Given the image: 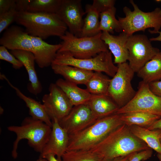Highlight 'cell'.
I'll return each instance as SVG.
<instances>
[{"instance_id": "6da1fadb", "label": "cell", "mask_w": 161, "mask_h": 161, "mask_svg": "<svg viewBox=\"0 0 161 161\" xmlns=\"http://www.w3.org/2000/svg\"><path fill=\"white\" fill-rule=\"evenodd\" d=\"M151 148L123 124L90 149L103 158L110 159Z\"/></svg>"}, {"instance_id": "7a4b0ae2", "label": "cell", "mask_w": 161, "mask_h": 161, "mask_svg": "<svg viewBox=\"0 0 161 161\" xmlns=\"http://www.w3.org/2000/svg\"><path fill=\"white\" fill-rule=\"evenodd\" d=\"M123 124L120 114L99 118L83 130L69 135L67 150H89Z\"/></svg>"}, {"instance_id": "3957f363", "label": "cell", "mask_w": 161, "mask_h": 161, "mask_svg": "<svg viewBox=\"0 0 161 161\" xmlns=\"http://www.w3.org/2000/svg\"><path fill=\"white\" fill-rule=\"evenodd\" d=\"M15 21L24 27L29 35L43 40L51 36L60 37L68 28L56 13L19 12Z\"/></svg>"}, {"instance_id": "277c9868", "label": "cell", "mask_w": 161, "mask_h": 161, "mask_svg": "<svg viewBox=\"0 0 161 161\" xmlns=\"http://www.w3.org/2000/svg\"><path fill=\"white\" fill-rule=\"evenodd\" d=\"M7 129L15 133L16 136L12 152L14 158L17 157L18 145L20 141L22 139L27 140L28 144L35 151L41 153L48 140L52 131L51 127L31 117H26L21 126H10Z\"/></svg>"}, {"instance_id": "5b68a950", "label": "cell", "mask_w": 161, "mask_h": 161, "mask_svg": "<svg viewBox=\"0 0 161 161\" xmlns=\"http://www.w3.org/2000/svg\"><path fill=\"white\" fill-rule=\"evenodd\" d=\"M129 2L134 10L132 11L125 6L123 12L125 16L118 18L122 32L130 36L136 32L144 31L147 28H153V30H149V32L157 33L161 28V8L157 7L151 12H145L140 10L133 0H130Z\"/></svg>"}, {"instance_id": "8992f818", "label": "cell", "mask_w": 161, "mask_h": 161, "mask_svg": "<svg viewBox=\"0 0 161 161\" xmlns=\"http://www.w3.org/2000/svg\"><path fill=\"white\" fill-rule=\"evenodd\" d=\"M102 32L90 37H77L69 31L60 38L61 46L58 52H65L78 59L93 57L99 53L108 51L101 38Z\"/></svg>"}, {"instance_id": "52a82bcc", "label": "cell", "mask_w": 161, "mask_h": 161, "mask_svg": "<svg viewBox=\"0 0 161 161\" xmlns=\"http://www.w3.org/2000/svg\"><path fill=\"white\" fill-rule=\"evenodd\" d=\"M112 54L108 51L101 52L92 58L82 59L76 58L65 52H58L52 64L69 65L88 71L104 72L112 78L118 68L113 61Z\"/></svg>"}, {"instance_id": "ba28073f", "label": "cell", "mask_w": 161, "mask_h": 161, "mask_svg": "<svg viewBox=\"0 0 161 161\" xmlns=\"http://www.w3.org/2000/svg\"><path fill=\"white\" fill-rule=\"evenodd\" d=\"M117 66L116 73L111 79L107 95L120 108L133 98L136 91L131 83L135 72L129 63L118 64Z\"/></svg>"}, {"instance_id": "9c48e42d", "label": "cell", "mask_w": 161, "mask_h": 161, "mask_svg": "<svg viewBox=\"0 0 161 161\" xmlns=\"http://www.w3.org/2000/svg\"><path fill=\"white\" fill-rule=\"evenodd\" d=\"M142 112L161 117V97L150 90L148 83L142 80L133 98L124 106L119 108L115 114Z\"/></svg>"}, {"instance_id": "30bf717a", "label": "cell", "mask_w": 161, "mask_h": 161, "mask_svg": "<svg viewBox=\"0 0 161 161\" xmlns=\"http://www.w3.org/2000/svg\"><path fill=\"white\" fill-rule=\"evenodd\" d=\"M126 45L129 53V64L136 73L160 51L153 47L150 39L143 34L129 36Z\"/></svg>"}, {"instance_id": "8fae6325", "label": "cell", "mask_w": 161, "mask_h": 161, "mask_svg": "<svg viewBox=\"0 0 161 161\" xmlns=\"http://www.w3.org/2000/svg\"><path fill=\"white\" fill-rule=\"evenodd\" d=\"M49 91V92L42 97V104L52 121L56 119L59 121L69 114L73 106L55 83L50 84Z\"/></svg>"}, {"instance_id": "7c38bea8", "label": "cell", "mask_w": 161, "mask_h": 161, "mask_svg": "<svg viewBox=\"0 0 161 161\" xmlns=\"http://www.w3.org/2000/svg\"><path fill=\"white\" fill-rule=\"evenodd\" d=\"M98 119L86 103L73 106L69 114L58 122L69 135L83 130Z\"/></svg>"}, {"instance_id": "4fadbf2b", "label": "cell", "mask_w": 161, "mask_h": 161, "mask_svg": "<svg viewBox=\"0 0 161 161\" xmlns=\"http://www.w3.org/2000/svg\"><path fill=\"white\" fill-rule=\"evenodd\" d=\"M66 25L69 32L77 37H80L83 25V10L80 0H62L56 13Z\"/></svg>"}, {"instance_id": "5bb4252c", "label": "cell", "mask_w": 161, "mask_h": 161, "mask_svg": "<svg viewBox=\"0 0 161 161\" xmlns=\"http://www.w3.org/2000/svg\"><path fill=\"white\" fill-rule=\"evenodd\" d=\"M52 122L50 136L40 153V158L49 154H53L56 156L59 161H61L62 156L67 150L69 135L60 125L57 119H53Z\"/></svg>"}, {"instance_id": "9a60e30c", "label": "cell", "mask_w": 161, "mask_h": 161, "mask_svg": "<svg viewBox=\"0 0 161 161\" xmlns=\"http://www.w3.org/2000/svg\"><path fill=\"white\" fill-rule=\"evenodd\" d=\"M0 44L11 50H21L33 52L30 35L25 30L16 25H13L4 31L0 39Z\"/></svg>"}, {"instance_id": "2e32d148", "label": "cell", "mask_w": 161, "mask_h": 161, "mask_svg": "<svg viewBox=\"0 0 161 161\" xmlns=\"http://www.w3.org/2000/svg\"><path fill=\"white\" fill-rule=\"evenodd\" d=\"M30 37L33 48V53L38 66L43 68L51 66L61 47V44H50L40 38L31 35Z\"/></svg>"}, {"instance_id": "e0dca14e", "label": "cell", "mask_w": 161, "mask_h": 161, "mask_svg": "<svg viewBox=\"0 0 161 161\" xmlns=\"http://www.w3.org/2000/svg\"><path fill=\"white\" fill-rule=\"evenodd\" d=\"M129 36L123 32L116 36L102 31L101 39L108 46L110 51L113 55L114 64H118L128 61L129 53L126 44Z\"/></svg>"}, {"instance_id": "ac0fdd59", "label": "cell", "mask_w": 161, "mask_h": 161, "mask_svg": "<svg viewBox=\"0 0 161 161\" xmlns=\"http://www.w3.org/2000/svg\"><path fill=\"white\" fill-rule=\"evenodd\" d=\"M10 52L21 62L27 70L30 82L27 86L29 92L35 95L40 93L42 87L35 70V60L33 54L29 51L21 50H12Z\"/></svg>"}, {"instance_id": "d6986e66", "label": "cell", "mask_w": 161, "mask_h": 161, "mask_svg": "<svg viewBox=\"0 0 161 161\" xmlns=\"http://www.w3.org/2000/svg\"><path fill=\"white\" fill-rule=\"evenodd\" d=\"M1 77L7 81L15 90L17 95L24 102L29 109V113L31 117L34 119L41 121L52 127V121L43 104L24 94L18 88L12 85L3 74L1 75Z\"/></svg>"}, {"instance_id": "ffe728a7", "label": "cell", "mask_w": 161, "mask_h": 161, "mask_svg": "<svg viewBox=\"0 0 161 161\" xmlns=\"http://www.w3.org/2000/svg\"><path fill=\"white\" fill-rule=\"evenodd\" d=\"M51 66L55 74L61 75L65 80L76 85H85L94 73L93 71L69 65L52 64Z\"/></svg>"}, {"instance_id": "44dd1931", "label": "cell", "mask_w": 161, "mask_h": 161, "mask_svg": "<svg viewBox=\"0 0 161 161\" xmlns=\"http://www.w3.org/2000/svg\"><path fill=\"white\" fill-rule=\"evenodd\" d=\"M87 103L94 115L98 119L114 114L119 108L106 95H92Z\"/></svg>"}, {"instance_id": "7402d4cb", "label": "cell", "mask_w": 161, "mask_h": 161, "mask_svg": "<svg viewBox=\"0 0 161 161\" xmlns=\"http://www.w3.org/2000/svg\"><path fill=\"white\" fill-rule=\"evenodd\" d=\"M55 83L65 93L73 106L86 103L92 95L86 89L65 79H59Z\"/></svg>"}, {"instance_id": "603a6c76", "label": "cell", "mask_w": 161, "mask_h": 161, "mask_svg": "<svg viewBox=\"0 0 161 161\" xmlns=\"http://www.w3.org/2000/svg\"><path fill=\"white\" fill-rule=\"evenodd\" d=\"M129 127L131 131L135 136L144 142L150 148L157 153L161 154L160 141L161 130H150L147 128L136 125Z\"/></svg>"}, {"instance_id": "cb8c5ba5", "label": "cell", "mask_w": 161, "mask_h": 161, "mask_svg": "<svg viewBox=\"0 0 161 161\" xmlns=\"http://www.w3.org/2000/svg\"><path fill=\"white\" fill-rule=\"evenodd\" d=\"M137 73L147 83L161 80V49Z\"/></svg>"}, {"instance_id": "d4e9b609", "label": "cell", "mask_w": 161, "mask_h": 161, "mask_svg": "<svg viewBox=\"0 0 161 161\" xmlns=\"http://www.w3.org/2000/svg\"><path fill=\"white\" fill-rule=\"evenodd\" d=\"M161 117L150 113L142 112H134L120 114L123 123L128 126L133 125L146 128L153 124Z\"/></svg>"}, {"instance_id": "484cf974", "label": "cell", "mask_w": 161, "mask_h": 161, "mask_svg": "<svg viewBox=\"0 0 161 161\" xmlns=\"http://www.w3.org/2000/svg\"><path fill=\"white\" fill-rule=\"evenodd\" d=\"M85 13L80 37L92 36L102 32L99 29L100 13L89 4L86 5Z\"/></svg>"}, {"instance_id": "4316f807", "label": "cell", "mask_w": 161, "mask_h": 161, "mask_svg": "<svg viewBox=\"0 0 161 161\" xmlns=\"http://www.w3.org/2000/svg\"><path fill=\"white\" fill-rule=\"evenodd\" d=\"M110 80L102 72H95L85 85L86 89L92 95H108Z\"/></svg>"}, {"instance_id": "83f0119b", "label": "cell", "mask_w": 161, "mask_h": 161, "mask_svg": "<svg viewBox=\"0 0 161 161\" xmlns=\"http://www.w3.org/2000/svg\"><path fill=\"white\" fill-rule=\"evenodd\" d=\"M116 9L114 7L100 14L99 30L113 34L114 31L122 32V28L118 20L115 15Z\"/></svg>"}, {"instance_id": "f1b7e54d", "label": "cell", "mask_w": 161, "mask_h": 161, "mask_svg": "<svg viewBox=\"0 0 161 161\" xmlns=\"http://www.w3.org/2000/svg\"><path fill=\"white\" fill-rule=\"evenodd\" d=\"M62 0H32L27 12L56 13Z\"/></svg>"}, {"instance_id": "f546056e", "label": "cell", "mask_w": 161, "mask_h": 161, "mask_svg": "<svg viewBox=\"0 0 161 161\" xmlns=\"http://www.w3.org/2000/svg\"><path fill=\"white\" fill-rule=\"evenodd\" d=\"M103 158L90 150H67L61 157V161H101Z\"/></svg>"}, {"instance_id": "4dcf8cb0", "label": "cell", "mask_w": 161, "mask_h": 161, "mask_svg": "<svg viewBox=\"0 0 161 161\" xmlns=\"http://www.w3.org/2000/svg\"><path fill=\"white\" fill-rule=\"evenodd\" d=\"M18 13L16 7L0 14V33L6 29L13 22L16 21Z\"/></svg>"}, {"instance_id": "1f68e13d", "label": "cell", "mask_w": 161, "mask_h": 161, "mask_svg": "<svg viewBox=\"0 0 161 161\" xmlns=\"http://www.w3.org/2000/svg\"><path fill=\"white\" fill-rule=\"evenodd\" d=\"M0 59L10 63L16 69H19L23 66L20 61L9 52L7 48L2 46H0Z\"/></svg>"}, {"instance_id": "d6a6232c", "label": "cell", "mask_w": 161, "mask_h": 161, "mask_svg": "<svg viewBox=\"0 0 161 161\" xmlns=\"http://www.w3.org/2000/svg\"><path fill=\"white\" fill-rule=\"evenodd\" d=\"M115 0H94L92 7L100 14L114 7Z\"/></svg>"}, {"instance_id": "836d02e7", "label": "cell", "mask_w": 161, "mask_h": 161, "mask_svg": "<svg viewBox=\"0 0 161 161\" xmlns=\"http://www.w3.org/2000/svg\"><path fill=\"white\" fill-rule=\"evenodd\" d=\"M153 154L151 148L134 153L129 161H144L149 159Z\"/></svg>"}, {"instance_id": "e575fe53", "label": "cell", "mask_w": 161, "mask_h": 161, "mask_svg": "<svg viewBox=\"0 0 161 161\" xmlns=\"http://www.w3.org/2000/svg\"><path fill=\"white\" fill-rule=\"evenodd\" d=\"M16 0H0V14L16 7Z\"/></svg>"}, {"instance_id": "d590c367", "label": "cell", "mask_w": 161, "mask_h": 161, "mask_svg": "<svg viewBox=\"0 0 161 161\" xmlns=\"http://www.w3.org/2000/svg\"><path fill=\"white\" fill-rule=\"evenodd\" d=\"M32 0H16V9L18 12H27Z\"/></svg>"}, {"instance_id": "8d00e7d4", "label": "cell", "mask_w": 161, "mask_h": 161, "mask_svg": "<svg viewBox=\"0 0 161 161\" xmlns=\"http://www.w3.org/2000/svg\"><path fill=\"white\" fill-rule=\"evenodd\" d=\"M149 89L155 95L161 97V80L148 83Z\"/></svg>"}, {"instance_id": "74e56055", "label": "cell", "mask_w": 161, "mask_h": 161, "mask_svg": "<svg viewBox=\"0 0 161 161\" xmlns=\"http://www.w3.org/2000/svg\"><path fill=\"white\" fill-rule=\"evenodd\" d=\"M134 153V152L126 156L112 159H107L103 158L101 161H129Z\"/></svg>"}, {"instance_id": "f35d334b", "label": "cell", "mask_w": 161, "mask_h": 161, "mask_svg": "<svg viewBox=\"0 0 161 161\" xmlns=\"http://www.w3.org/2000/svg\"><path fill=\"white\" fill-rule=\"evenodd\" d=\"M147 128L150 130H161V118L155 121L151 125Z\"/></svg>"}, {"instance_id": "ab89813d", "label": "cell", "mask_w": 161, "mask_h": 161, "mask_svg": "<svg viewBox=\"0 0 161 161\" xmlns=\"http://www.w3.org/2000/svg\"><path fill=\"white\" fill-rule=\"evenodd\" d=\"M53 154H49L43 157L42 158L46 159L47 161H59Z\"/></svg>"}, {"instance_id": "60d3db41", "label": "cell", "mask_w": 161, "mask_h": 161, "mask_svg": "<svg viewBox=\"0 0 161 161\" xmlns=\"http://www.w3.org/2000/svg\"><path fill=\"white\" fill-rule=\"evenodd\" d=\"M157 33L159 34V35L158 36L156 37L152 38L149 39L151 41H159L161 42V31H160Z\"/></svg>"}, {"instance_id": "b9f144b4", "label": "cell", "mask_w": 161, "mask_h": 161, "mask_svg": "<svg viewBox=\"0 0 161 161\" xmlns=\"http://www.w3.org/2000/svg\"><path fill=\"white\" fill-rule=\"evenodd\" d=\"M157 157L160 161H161V154L157 153Z\"/></svg>"}, {"instance_id": "7bdbcfd3", "label": "cell", "mask_w": 161, "mask_h": 161, "mask_svg": "<svg viewBox=\"0 0 161 161\" xmlns=\"http://www.w3.org/2000/svg\"><path fill=\"white\" fill-rule=\"evenodd\" d=\"M37 161H47L46 159H45L42 158H40Z\"/></svg>"}, {"instance_id": "ee69618b", "label": "cell", "mask_w": 161, "mask_h": 161, "mask_svg": "<svg viewBox=\"0 0 161 161\" xmlns=\"http://www.w3.org/2000/svg\"><path fill=\"white\" fill-rule=\"evenodd\" d=\"M155 1L159 3V2H161V0H155Z\"/></svg>"}, {"instance_id": "f6af8a7d", "label": "cell", "mask_w": 161, "mask_h": 161, "mask_svg": "<svg viewBox=\"0 0 161 161\" xmlns=\"http://www.w3.org/2000/svg\"><path fill=\"white\" fill-rule=\"evenodd\" d=\"M160 144H161V137L160 138Z\"/></svg>"}, {"instance_id": "bcb514c9", "label": "cell", "mask_w": 161, "mask_h": 161, "mask_svg": "<svg viewBox=\"0 0 161 161\" xmlns=\"http://www.w3.org/2000/svg\"></svg>"}]
</instances>
